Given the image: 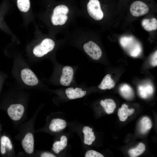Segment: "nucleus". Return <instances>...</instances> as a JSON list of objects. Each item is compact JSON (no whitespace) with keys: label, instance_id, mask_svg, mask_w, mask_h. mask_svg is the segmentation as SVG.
<instances>
[{"label":"nucleus","instance_id":"obj_1","mask_svg":"<svg viewBox=\"0 0 157 157\" xmlns=\"http://www.w3.org/2000/svg\"><path fill=\"white\" fill-rule=\"evenodd\" d=\"M69 10L68 7L65 5H59L55 7L51 17L52 24L55 26L65 24L68 19L67 15Z\"/></svg>","mask_w":157,"mask_h":157},{"label":"nucleus","instance_id":"obj_2","mask_svg":"<svg viewBox=\"0 0 157 157\" xmlns=\"http://www.w3.org/2000/svg\"><path fill=\"white\" fill-rule=\"evenodd\" d=\"M120 42L122 46L127 50L130 55L132 56H137L141 51V48L139 44L134 41L132 37H122L120 38Z\"/></svg>","mask_w":157,"mask_h":157},{"label":"nucleus","instance_id":"obj_3","mask_svg":"<svg viewBox=\"0 0 157 157\" xmlns=\"http://www.w3.org/2000/svg\"><path fill=\"white\" fill-rule=\"evenodd\" d=\"M55 45V43L53 40L50 38H46L43 40L40 44L35 47L33 53L37 57H42L52 51L54 48Z\"/></svg>","mask_w":157,"mask_h":157},{"label":"nucleus","instance_id":"obj_4","mask_svg":"<svg viewBox=\"0 0 157 157\" xmlns=\"http://www.w3.org/2000/svg\"><path fill=\"white\" fill-rule=\"evenodd\" d=\"M88 13L91 17L96 20L101 19L104 13L99 0H90L87 5Z\"/></svg>","mask_w":157,"mask_h":157},{"label":"nucleus","instance_id":"obj_5","mask_svg":"<svg viewBox=\"0 0 157 157\" xmlns=\"http://www.w3.org/2000/svg\"><path fill=\"white\" fill-rule=\"evenodd\" d=\"M149 7L144 1L137 0L133 1L130 5V11L131 15L135 17L141 16L147 13Z\"/></svg>","mask_w":157,"mask_h":157},{"label":"nucleus","instance_id":"obj_6","mask_svg":"<svg viewBox=\"0 0 157 157\" xmlns=\"http://www.w3.org/2000/svg\"><path fill=\"white\" fill-rule=\"evenodd\" d=\"M84 50L85 53L94 60H98L102 55L101 50L99 47L92 41H89L84 44Z\"/></svg>","mask_w":157,"mask_h":157},{"label":"nucleus","instance_id":"obj_7","mask_svg":"<svg viewBox=\"0 0 157 157\" xmlns=\"http://www.w3.org/2000/svg\"><path fill=\"white\" fill-rule=\"evenodd\" d=\"M24 108L21 104L11 105L8 108L7 112L11 119L14 121L19 120L23 115Z\"/></svg>","mask_w":157,"mask_h":157},{"label":"nucleus","instance_id":"obj_8","mask_svg":"<svg viewBox=\"0 0 157 157\" xmlns=\"http://www.w3.org/2000/svg\"><path fill=\"white\" fill-rule=\"evenodd\" d=\"M21 77L23 82L28 85H35L38 82V78L35 74L28 69L25 68L22 70Z\"/></svg>","mask_w":157,"mask_h":157},{"label":"nucleus","instance_id":"obj_9","mask_svg":"<svg viewBox=\"0 0 157 157\" xmlns=\"http://www.w3.org/2000/svg\"><path fill=\"white\" fill-rule=\"evenodd\" d=\"M74 74L73 68L69 66H65L62 70V74L60 78L61 84L64 86H68L72 82Z\"/></svg>","mask_w":157,"mask_h":157},{"label":"nucleus","instance_id":"obj_10","mask_svg":"<svg viewBox=\"0 0 157 157\" xmlns=\"http://www.w3.org/2000/svg\"><path fill=\"white\" fill-rule=\"evenodd\" d=\"M22 145L25 152L27 154H32L34 148V140L33 135L30 133L25 135L22 141Z\"/></svg>","mask_w":157,"mask_h":157},{"label":"nucleus","instance_id":"obj_11","mask_svg":"<svg viewBox=\"0 0 157 157\" xmlns=\"http://www.w3.org/2000/svg\"><path fill=\"white\" fill-rule=\"evenodd\" d=\"M65 93L69 99H73L83 97L86 94V91L80 88L74 89L73 88H69L66 89Z\"/></svg>","mask_w":157,"mask_h":157},{"label":"nucleus","instance_id":"obj_12","mask_svg":"<svg viewBox=\"0 0 157 157\" xmlns=\"http://www.w3.org/2000/svg\"><path fill=\"white\" fill-rule=\"evenodd\" d=\"M115 83L110 74L106 75L102 80L101 83L98 86V88L101 90L111 89L113 88Z\"/></svg>","mask_w":157,"mask_h":157},{"label":"nucleus","instance_id":"obj_13","mask_svg":"<svg viewBox=\"0 0 157 157\" xmlns=\"http://www.w3.org/2000/svg\"><path fill=\"white\" fill-rule=\"evenodd\" d=\"M142 25L144 29L147 31L155 30L157 28V20L154 18L145 19L142 21Z\"/></svg>","mask_w":157,"mask_h":157},{"label":"nucleus","instance_id":"obj_14","mask_svg":"<svg viewBox=\"0 0 157 157\" xmlns=\"http://www.w3.org/2000/svg\"><path fill=\"white\" fill-rule=\"evenodd\" d=\"M138 90L140 96L143 98H146L148 94H151L153 91L152 87L150 85L139 86Z\"/></svg>","mask_w":157,"mask_h":157},{"label":"nucleus","instance_id":"obj_15","mask_svg":"<svg viewBox=\"0 0 157 157\" xmlns=\"http://www.w3.org/2000/svg\"><path fill=\"white\" fill-rule=\"evenodd\" d=\"M17 6L22 12H26L29 9L30 3L29 0H17Z\"/></svg>","mask_w":157,"mask_h":157},{"label":"nucleus","instance_id":"obj_16","mask_svg":"<svg viewBox=\"0 0 157 157\" xmlns=\"http://www.w3.org/2000/svg\"><path fill=\"white\" fill-rule=\"evenodd\" d=\"M120 91L122 95L125 98L130 97L133 93L132 88L126 84L122 85L120 87Z\"/></svg>","mask_w":157,"mask_h":157},{"label":"nucleus","instance_id":"obj_17","mask_svg":"<svg viewBox=\"0 0 157 157\" xmlns=\"http://www.w3.org/2000/svg\"><path fill=\"white\" fill-rule=\"evenodd\" d=\"M85 156V157H104L101 154L93 150H90L88 151L86 153Z\"/></svg>","mask_w":157,"mask_h":157},{"label":"nucleus","instance_id":"obj_18","mask_svg":"<svg viewBox=\"0 0 157 157\" xmlns=\"http://www.w3.org/2000/svg\"><path fill=\"white\" fill-rule=\"evenodd\" d=\"M6 136H3L1 137V151L2 154H5L6 152Z\"/></svg>","mask_w":157,"mask_h":157},{"label":"nucleus","instance_id":"obj_19","mask_svg":"<svg viewBox=\"0 0 157 157\" xmlns=\"http://www.w3.org/2000/svg\"><path fill=\"white\" fill-rule=\"evenodd\" d=\"M157 51H156L153 54L151 58V64L154 66H157Z\"/></svg>","mask_w":157,"mask_h":157},{"label":"nucleus","instance_id":"obj_20","mask_svg":"<svg viewBox=\"0 0 157 157\" xmlns=\"http://www.w3.org/2000/svg\"><path fill=\"white\" fill-rule=\"evenodd\" d=\"M6 147L9 149H11L12 148L11 143L9 138L6 136Z\"/></svg>","mask_w":157,"mask_h":157},{"label":"nucleus","instance_id":"obj_21","mask_svg":"<svg viewBox=\"0 0 157 157\" xmlns=\"http://www.w3.org/2000/svg\"><path fill=\"white\" fill-rule=\"evenodd\" d=\"M41 157H55L56 156L48 152H44L41 155Z\"/></svg>","mask_w":157,"mask_h":157},{"label":"nucleus","instance_id":"obj_22","mask_svg":"<svg viewBox=\"0 0 157 157\" xmlns=\"http://www.w3.org/2000/svg\"><path fill=\"white\" fill-rule=\"evenodd\" d=\"M92 128H90V129L89 130V131L90 132H92Z\"/></svg>","mask_w":157,"mask_h":157}]
</instances>
